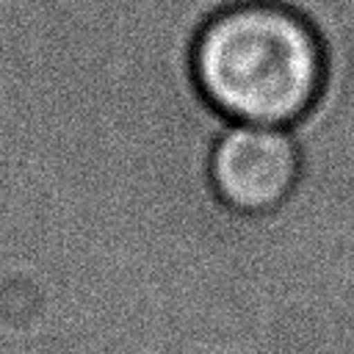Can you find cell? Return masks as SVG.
I'll list each match as a JSON object with an SVG mask.
<instances>
[{"label": "cell", "mask_w": 354, "mask_h": 354, "mask_svg": "<svg viewBox=\"0 0 354 354\" xmlns=\"http://www.w3.org/2000/svg\"><path fill=\"white\" fill-rule=\"evenodd\" d=\"M194 75L230 122L296 124L324 83V47L288 6L249 0L216 14L194 47Z\"/></svg>", "instance_id": "cell-1"}, {"label": "cell", "mask_w": 354, "mask_h": 354, "mask_svg": "<svg viewBox=\"0 0 354 354\" xmlns=\"http://www.w3.org/2000/svg\"><path fill=\"white\" fill-rule=\"evenodd\" d=\"M299 163V144L290 127L230 122L210 149L207 174L227 207L260 216L290 196Z\"/></svg>", "instance_id": "cell-2"}]
</instances>
